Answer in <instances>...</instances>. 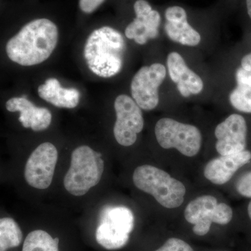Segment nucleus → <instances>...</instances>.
<instances>
[{"label": "nucleus", "mask_w": 251, "mask_h": 251, "mask_svg": "<svg viewBox=\"0 0 251 251\" xmlns=\"http://www.w3.org/2000/svg\"><path fill=\"white\" fill-rule=\"evenodd\" d=\"M246 7H247L248 16L251 20V0H246Z\"/></svg>", "instance_id": "nucleus-25"}, {"label": "nucleus", "mask_w": 251, "mask_h": 251, "mask_svg": "<svg viewBox=\"0 0 251 251\" xmlns=\"http://www.w3.org/2000/svg\"><path fill=\"white\" fill-rule=\"evenodd\" d=\"M6 108L11 112H20L19 121L23 126L34 131L47 129L52 122V115L49 109L38 108L25 97L10 99Z\"/></svg>", "instance_id": "nucleus-15"}, {"label": "nucleus", "mask_w": 251, "mask_h": 251, "mask_svg": "<svg viewBox=\"0 0 251 251\" xmlns=\"http://www.w3.org/2000/svg\"><path fill=\"white\" fill-rule=\"evenodd\" d=\"M234 86L229 92V104L237 111L251 114V72L239 65L234 74Z\"/></svg>", "instance_id": "nucleus-18"}, {"label": "nucleus", "mask_w": 251, "mask_h": 251, "mask_svg": "<svg viewBox=\"0 0 251 251\" xmlns=\"http://www.w3.org/2000/svg\"><path fill=\"white\" fill-rule=\"evenodd\" d=\"M21 227L12 218H0V251L19 247L23 242Z\"/></svg>", "instance_id": "nucleus-19"}, {"label": "nucleus", "mask_w": 251, "mask_h": 251, "mask_svg": "<svg viewBox=\"0 0 251 251\" xmlns=\"http://www.w3.org/2000/svg\"><path fill=\"white\" fill-rule=\"evenodd\" d=\"M133 181L138 189L151 195L167 209H175L184 202L186 191L184 184L157 167H138L133 172Z\"/></svg>", "instance_id": "nucleus-3"}, {"label": "nucleus", "mask_w": 251, "mask_h": 251, "mask_svg": "<svg viewBox=\"0 0 251 251\" xmlns=\"http://www.w3.org/2000/svg\"><path fill=\"white\" fill-rule=\"evenodd\" d=\"M251 160V152L246 150L241 152L214 158L206 165L204 176L213 184H226L239 168L249 163Z\"/></svg>", "instance_id": "nucleus-13"}, {"label": "nucleus", "mask_w": 251, "mask_h": 251, "mask_svg": "<svg viewBox=\"0 0 251 251\" xmlns=\"http://www.w3.org/2000/svg\"><path fill=\"white\" fill-rule=\"evenodd\" d=\"M165 15V30L171 40L188 46H196L200 44L201 36L188 24L187 15L183 8L171 6L166 9Z\"/></svg>", "instance_id": "nucleus-16"}, {"label": "nucleus", "mask_w": 251, "mask_h": 251, "mask_svg": "<svg viewBox=\"0 0 251 251\" xmlns=\"http://www.w3.org/2000/svg\"><path fill=\"white\" fill-rule=\"evenodd\" d=\"M247 133L245 118L239 114H232L216 126V151L221 156L244 151L247 147Z\"/></svg>", "instance_id": "nucleus-11"}, {"label": "nucleus", "mask_w": 251, "mask_h": 251, "mask_svg": "<svg viewBox=\"0 0 251 251\" xmlns=\"http://www.w3.org/2000/svg\"><path fill=\"white\" fill-rule=\"evenodd\" d=\"M58 38V28L53 22L46 18L34 20L8 41L6 54L20 65H37L50 57Z\"/></svg>", "instance_id": "nucleus-1"}, {"label": "nucleus", "mask_w": 251, "mask_h": 251, "mask_svg": "<svg viewBox=\"0 0 251 251\" xmlns=\"http://www.w3.org/2000/svg\"><path fill=\"white\" fill-rule=\"evenodd\" d=\"M105 1V0H79V6L82 12L92 14Z\"/></svg>", "instance_id": "nucleus-23"}, {"label": "nucleus", "mask_w": 251, "mask_h": 251, "mask_svg": "<svg viewBox=\"0 0 251 251\" xmlns=\"http://www.w3.org/2000/svg\"><path fill=\"white\" fill-rule=\"evenodd\" d=\"M58 151L53 144H41L31 153L25 167V179L37 189H46L53 179Z\"/></svg>", "instance_id": "nucleus-9"}, {"label": "nucleus", "mask_w": 251, "mask_h": 251, "mask_svg": "<svg viewBox=\"0 0 251 251\" xmlns=\"http://www.w3.org/2000/svg\"><path fill=\"white\" fill-rule=\"evenodd\" d=\"M59 238L41 229L29 233L23 243L22 251H59Z\"/></svg>", "instance_id": "nucleus-20"}, {"label": "nucleus", "mask_w": 251, "mask_h": 251, "mask_svg": "<svg viewBox=\"0 0 251 251\" xmlns=\"http://www.w3.org/2000/svg\"><path fill=\"white\" fill-rule=\"evenodd\" d=\"M133 212L126 206H109L100 214L96 239L107 250H117L126 245L134 228Z\"/></svg>", "instance_id": "nucleus-5"}, {"label": "nucleus", "mask_w": 251, "mask_h": 251, "mask_svg": "<svg viewBox=\"0 0 251 251\" xmlns=\"http://www.w3.org/2000/svg\"><path fill=\"white\" fill-rule=\"evenodd\" d=\"M248 214H249V218L251 220V201L249 203V206H248Z\"/></svg>", "instance_id": "nucleus-26"}, {"label": "nucleus", "mask_w": 251, "mask_h": 251, "mask_svg": "<svg viewBox=\"0 0 251 251\" xmlns=\"http://www.w3.org/2000/svg\"><path fill=\"white\" fill-rule=\"evenodd\" d=\"M239 65L246 71L251 72V51L242 56Z\"/></svg>", "instance_id": "nucleus-24"}, {"label": "nucleus", "mask_w": 251, "mask_h": 251, "mask_svg": "<svg viewBox=\"0 0 251 251\" xmlns=\"http://www.w3.org/2000/svg\"><path fill=\"white\" fill-rule=\"evenodd\" d=\"M166 76V69L163 64L145 66L135 74L130 85L132 98L140 108L151 110L159 102L158 88Z\"/></svg>", "instance_id": "nucleus-10"}, {"label": "nucleus", "mask_w": 251, "mask_h": 251, "mask_svg": "<svg viewBox=\"0 0 251 251\" xmlns=\"http://www.w3.org/2000/svg\"><path fill=\"white\" fill-rule=\"evenodd\" d=\"M232 208L224 202H218L214 196H200L188 203L184 210V217L193 226L196 235L204 236L209 232L211 224L227 225L232 221Z\"/></svg>", "instance_id": "nucleus-7"}, {"label": "nucleus", "mask_w": 251, "mask_h": 251, "mask_svg": "<svg viewBox=\"0 0 251 251\" xmlns=\"http://www.w3.org/2000/svg\"><path fill=\"white\" fill-rule=\"evenodd\" d=\"M125 50V41L121 33L104 26L92 31L87 38L84 58L91 72L108 78L121 72Z\"/></svg>", "instance_id": "nucleus-2"}, {"label": "nucleus", "mask_w": 251, "mask_h": 251, "mask_svg": "<svg viewBox=\"0 0 251 251\" xmlns=\"http://www.w3.org/2000/svg\"><path fill=\"white\" fill-rule=\"evenodd\" d=\"M155 135L161 148L176 149L188 157L196 156L202 146V134L197 127L171 118L157 122Z\"/></svg>", "instance_id": "nucleus-6"}, {"label": "nucleus", "mask_w": 251, "mask_h": 251, "mask_svg": "<svg viewBox=\"0 0 251 251\" xmlns=\"http://www.w3.org/2000/svg\"><path fill=\"white\" fill-rule=\"evenodd\" d=\"M133 9L136 18L126 28L125 35L136 44L144 45L158 36L161 16L145 0L135 1Z\"/></svg>", "instance_id": "nucleus-12"}, {"label": "nucleus", "mask_w": 251, "mask_h": 251, "mask_svg": "<svg viewBox=\"0 0 251 251\" xmlns=\"http://www.w3.org/2000/svg\"><path fill=\"white\" fill-rule=\"evenodd\" d=\"M237 191L241 196L251 198V172L243 175L236 185Z\"/></svg>", "instance_id": "nucleus-22"}, {"label": "nucleus", "mask_w": 251, "mask_h": 251, "mask_svg": "<svg viewBox=\"0 0 251 251\" xmlns=\"http://www.w3.org/2000/svg\"><path fill=\"white\" fill-rule=\"evenodd\" d=\"M38 93L41 99L58 108H75L80 101V92L76 89L64 88L56 78H49L39 86Z\"/></svg>", "instance_id": "nucleus-17"}, {"label": "nucleus", "mask_w": 251, "mask_h": 251, "mask_svg": "<svg viewBox=\"0 0 251 251\" xmlns=\"http://www.w3.org/2000/svg\"><path fill=\"white\" fill-rule=\"evenodd\" d=\"M104 161L100 153L90 147L82 145L74 150L64 186L74 196H82L97 186L104 171Z\"/></svg>", "instance_id": "nucleus-4"}, {"label": "nucleus", "mask_w": 251, "mask_h": 251, "mask_svg": "<svg viewBox=\"0 0 251 251\" xmlns=\"http://www.w3.org/2000/svg\"><path fill=\"white\" fill-rule=\"evenodd\" d=\"M155 251H194L192 247L181 239L171 238Z\"/></svg>", "instance_id": "nucleus-21"}, {"label": "nucleus", "mask_w": 251, "mask_h": 251, "mask_svg": "<svg viewBox=\"0 0 251 251\" xmlns=\"http://www.w3.org/2000/svg\"><path fill=\"white\" fill-rule=\"evenodd\" d=\"M114 106L117 117L113 129L115 140L122 146H131L144 128L141 108L133 99L125 94L117 97Z\"/></svg>", "instance_id": "nucleus-8"}, {"label": "nucleus", "mask_w": 251, "mask_h": 251, "mask_svg": "<svg viewBox=\"0 0 251 251\" xmlns=\"http://www.w3.org/2000/svg\"><path fill=\"white\" fill-rule=\"evenodd\" d=\"M167 66L170 77L177 86L182 97L201 93L204 87L202 78L188 67L181 54L173 52L168 54Z\"/></svg>", "instance_id": "nucleus-14"}]
</instances>
